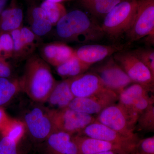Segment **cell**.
Here are the masks:
<instances>
[{"instance_id":"obj_25","label":"cell","mask_w":154,"mask_h":154,"mask_svg":"<svg viewBox=\"0 0 154 154\" xmlns=\"http://www.w3.org/2000/svg\"><path fill=\"white\" fill-rule=\"evenodd\" d=\"M53 26H55L60 20L66 14V9L61 3L45 1L40 6Z\"/></svg>"},{"instance_id":"obj_26","label":"cell","mask_w":154,"mask_h":154,"mask_svg":"<svg viewBox=\"0 0 154 154\" xmlns=\"http://www.w3.org/2000/svg\"><path fill=\"white\" fill-rule=\"evenodd\" d=\"M122 1L123 0H101L84 3L83 4L94 16L105 17Z\"/></svg>"},{"instance_id":"obj_36","label":"cell","mask_w":154,"mask_h":154,"mask_svg":"<svg viewBox=\"0 0 154 154\" xmlns=\"http://www.w3.org/2000/svg\"><path fill=\"white\" fill-rule=\"evenodd\" d=\"M145 40L146 43L149 45H154V33H151L149 35L146 36Z\"/></svg>"},{"instance_id":"obj_10","label":"cell","mask_w":154,"mask_h":154,"mask_svg":"<svg viewBox=\"0 0 154 154\" xmlns=\"http://www.w3.org/2000/svg\"><path fill=\"white\" fill-rule=\"evenodd\" d=\"M95 121L126 136L139 137L134 132L135 128L131 126L124 110L118 104L105 108L97 115Z\"/></svg>"},{"instance_id":"obj_4","label":"cell","mask_w":154,"mask_h":154,"mask_svg":"<svg viewBox=\"0 0 154 154\" xmlns=\"http://www.w3.org/2000/svg\"><path fill=\"white\" fill-rule=\"evenodd\" d=\"M48 110L55 131L78 134L96 120L94 115L76 111L69 107Z\"/></svg>"},{"instance_id":"obj_6","label":"cell","mask_w":154,"mask_h":154,"mask_svg":"<svg viewBox=\"0 0 154 154\" xmlns=\"http://www.w3.org/2000/svg\"><path fill=\"white\" fill-rule=\"evenodd\" d=\"M113 58L133 82L154 88V76L131 51H121Z\"/></svg>"},{"instance_id":"obj_14","label":"cell","mask_w":154,"mask_h":154,"mask_svg":"<svg viewBox=\"0 0 154 154\" xmlns=\"http://www.w3.org/2000/svg\"><path fill=\"white\" fill-rule=\"evenodd\" d=\"M70 88L75 97L79 98L96 95L107 89L99 76L93 72L72 78Z\"/></svg>"},{"instance_id":"obj_3","label":"cell","mask_w":154,"mask_h":154,"mask_svg":"<svg viewBox=\"0 0 154 154\" xmlns=\"http://www.w3.org/2000/svg\"><path fill=\"white\" fill-rule=\"evenodd\" d=\"M138 0H123L106 15L101 27L105 36L113 40L121 38L134 22Z\"/></svg>"},{"instance_id":"obj_9","label":"cell","mask_w":154,"mask_h":154,"mask_svg":"<svg viewBox=\"0 0 154 154\" xmlns=\"http://www.w3.org/2000/svg\"><path fill=\"white\" fill-rule=\"evenodd\" d=\"M118 99V94L107 89L89 97H75L68 107L86 114L98 115L106 107L116 104Z\"/></svg>"},{"instance_id":"obj_31","label":"cell","mask_w":154,"mask_h":154,"mask_svg":"<svg viewBox=\"0 0 154 154\" xmlns=\"http://www.w3.org/2000/svg\"><path fill=\"white\" fill-rule=\"evenodd\" d=\"M134 154H154V137L140 139L136 145Z\"/></svg>"},{"instance_id":"obj_8","label":"cell","mask_w":154,"mask_h":154,"mask_svg":"<svg viewBox=\"0 0 154 154\" xmlns=\"http://www.w3.org/2000/svg\"><path fill=\"white\" fill-rule=\"evenodd\" d=\"M93 72L99 76L106 88L118 95L133 83L113 57L95 68Z\"/></svg>"},{"instance_id":"obj_38","label":"cell","mask_w":154,"mask_h":154,"mask_svg":"<svg viewBox=\"0 0 154 154\" xmlns=\"http://www.w3.org/2000/svg\"><path fill=\"white\" fill-rule=\"evenodd\" d=\"M45 1H48V2H52L61 3L63 2L72 1V0H45Z\"/></svg>"},{"instance_id":"obj_18","label":"cell","mask_w":154,"mask_h":154,"mask_svg":"<svg viewBox=\"0 0 154 154\" xmlns=\"http://www.w3.org/2000/svg\"><path fill=\"white\" fill-rule=\"evenodd\" d=\"M73 137L80 154H95L114 150H125L133 153L122 146L113 143L78 134L74 135Z\"/></svg>"},{"instance_id":"obj_19","label":"cell","mask_w":154,"mask_h":154,"mask_svg":"<svg viewBox=\"0 0 154 154\" xmlns=\"http://www.w3.org/2000/svg\"><path fill=\"white\" fill-rule=\"evenodd\" d=\"M23 12L16 0H12L8 8L0 15V32L11 33L21 28L23 23Z\"/></svg>"},{"instance_id":"obj_23","label":"cell","mask_w":154,"mask_h":154,"mask_svg":"<svg viewBox=\"0 0 154 154\" xmlns=\"http://www.w3.org/2000/svg\"><path fill=\"white\" fill-rule=\"evenodd\" d=\"M154 93L143 95L134 100L129 107L123 109L131 126L135 128L136 124L141 113L150 105L154 104Z\"/></svg>"},{"instance_id":"obj_5","label":"cell","mask_w":154,"mask_h":154,"mask_svg":"<svg viewBox=\"0 0 154 154\" xmlns=\"http://www.w3.org/2000/svg\"><path fill=\"white\" fill-rule=\"evenodd\" d=\"M154 33V0H138L134 22L126 33L128 45H131Z\"/></svg>"},{"instance_id":"obj_37","label":"cell","mask_w":154,"mask_h":154,"mask_svg":"<svg viewBox=\"0 0 154 154\" xmlns=\"http://www.w3.org/2000/svg\"><path fill=\"white\" fill-rule=\"evenodd\" d=\"M8 0H0V15L5 8Z\"/></svg>"},{"instance_id":"obj_35","label":"cell","mask_w":154,"mask_h":154,"mask_svg":"<svg viewBox=\"0 0 154 154\" xmlns=\"http://www.w3.org/2000/svg\"><path fill=\"white\" fill-rule=\"evenodd\" d=\"M95 154H134V153L125 150H114L101 152Z\"/></svg>"},{"instance_id":"obj_27","label":"cell","mask_w":154,"mask_h":154,"mask_svg":"<svg viewBox=\"0 0 154 154\" xmlns=\"http://www.w3.org/2000/svg\"><path fill=\"white\" fill-rule=\"evenodd\" d=\"M25 124L16 119H9L3 129V136L19 143L25 134Z\"/></svg>"},{"instance_id":"obj_33","label":"cell","mask_w":154,"mask_h":154,"mask_svg":"<svg viewBox=\"0 0 154 154\" xmlns=\"http://www.w3.org/2000/svg\"><path fill=\"white\" fill-rule=\"evenodd\" d=\"M6 60L0 57V78H9L12 74V68Z\"/></svg>"},{"instance_id":"obj_17","label":"cell","mask_w":154,"mask_h":154,"mask_svg":"<svg viewBox=\"0 0 154 154\" xmlns=\"http://www.w3.org/2000/svg\"><path fill=\"white\" fill-rule=\"evenodd\" d=\"M72 78L65 79L57 82L46 101L47 110H57L68 107L70 103L74 99L70 88Z\"/></svg>"},{"instance_id":"obj_39","label":"cell","mask_w":154,"mask_h":154,"mask_svg":"<svg viewBox=\"0 0 154 154\" xmlns=\"http://www.w3.org/2000/svg\"><path fill=\"white\" fill-rule=\"evenodd\" d=\"M83 3L89 2H94V1H101V0H81Z\"/></svg>"},{"instance_id":"obj_7","label":"cell","mask_w":154,"mask_h":154,"mask_svg":"<svg viewBox=\"0 0 154 154\" xmlns=\"http://www.w3.org/2000/svg\"><path fill=\"white\" fill-rule=\"evenodd\" d=\"M24 122L30 136L37 142H43L56 131L46 108L33 107L25 114Z\"/></svg>"},{"instance_id":"obj_15","label":"cell","mask_w":154,"mask_h":154,"mask_svg":"<svg viewBox=\"0 0 154 154\" xmlns=\"http://www.w3.org/2000/svg\"><path fill=\"white\" fill-rule=\"evenodd\" d=\"M124 48V45H86L75 50V54L83 62L91 66Z\"/></svg>"},{"instance_id":"obj_24","label":"cell","mask_w":154,"mask_h":154,"mask_svg":"<svg viewBox=\"0 0 154 154\" xmlns=\"http://www.w3.org/2000/svg\"><path fill=\"white\" fill-rule=\"evenodd\" d=\"M23 91L22 78L10 79L0 78V107L11 101L19 91Z\"/></svg>"},{"instance_id":"obj_12","label":"cell","mask_w":154,"mask_h":154,"mask_svg":"<svg viewBox=\"0 0 154 154\" xmlns=\"http://www.w3.org/2000/svg\"><path fill=\"white\" fill-rule=\"evenodd\" d=\"M10 33L14 42L12 58L17 61L27 60L40 44V37L36 36L28 27L22 26Z\"/></svg>"},{"instance_id":"obj_32","label":"cell","mask_w":154,"mask_h":154,"mask_svg":"<svg viewBox=\"0 0 154 154\" xmlns=\"http://www.w3.org/2000/svg\"><path fill=\"white\" fill-rule=\"evenodd\" d=\"M19 144L3 136L0 140V154H20L18 148Z\"/></svg>"},{"instance_id":"obj_11","label":"cell","mask_w":154,"mask_h":154,"mask_svg":"<svg viewBox=\"0 0 154 154\" xmlns=\"http://www.w3.org/2000/svg\"><path fill=\"white\" fill-rule=\"evenodd\" d=\"M78 134L117 144L134 153L136 145L140 139L139 137H129L121 134L96 121L89 124Z\"/></svg>"},{"instance_id":"obj_29","label":"cell","mask_w":154,"mask_h":154,"mask_svg":"<svg viewBox=\"0 0 154 154\" xmlns=\"http://www.w3.org/2000/svg\"><path fill=\"white\" fill-rule=\"evenodd\" d=\"M154 76V51L152 48H138L131 51Z\"/></svg>"},{"instance_id":"obj_28","label":"cell","mask_w":154,"mask_h":154,"mask_svg":"<svg viewBox=\"0 0 154 154\" xmlns=\"http://www.w3.org/2000/svg\"><path fill=\"white\" fill-rule=\"evenodd\" d=\"M154 105H150L139 116L136 124L138 130L144 132H154Z\"/></svg>"},{"instance_id":"obj_30","label":"cell","mask_w":154,"mask_h":154,"mask_svg":"<svg viewBox=\"0 0 154 154\" xmlns=\"http://www.w3.org/2000/svg\"><path fill=\"white\" fill-rule=\"evenodd\" d=\"M0 48L2 57L6 59L13 57L14 42L11 33L0 32Z\"/></svg>"},{"instance_id":"obj_16","label":"cell","mask_w":154,"mask_h":154,"mask_svg":"<svg viewBox=\"0 0 154 154\" xmlns=\"http://www.w3.org/2000/svg\"><path fill=\"white\" fill-rule=\"evenodd\" d=\"M40 54L45 61L56 67L73 56L75 50L63 42H55L42 45Z\"/></svg>"},{"instance_id":"obj_1","label":"cell","mask_w":154,"mask_h":154,"mask_svg":"<svg viewBox=\"0 0 154 154\" xmlns=\"http://www.w3.org/2000/svg\"><path fill=\"white\" fill-rule=\"evenodd\" d=\"M55 27L58 38L67 42L88 43L99 41L105 36L101 25L81 10L67 13Z\"/></svg>"},{"instance_id":"obj_13","label":"cell","mask_w":154,"mask_h":154,"mask_svg":"<svg viewBox=\"0 0 154 154\" xmlns=\"http://www.w3.org/2000/svg\"><path fill=\"white\" fill-rule=\"evenodd\" d=\"M73 135L63 131H54L42 142V153L80 154Z\"/></svg>"},{"instance_id":"obj_2","label":"cell","mask_w":154,"mask_h":154,"mask_svg":"<svg viewBox=\"0 0 154 154\" xmlns=\"http://www.w3.org/2000/svg\"><path fill=\"white\" fill-rule=\"evenodd\" d=\"M22 79L23 91L33 101L39 103L46 101L57 82L48 64L34 54L26 60Z\"/></svg>"},{"instance_id":"obj_22","label":"cell","mask_w":154,"mask_h":154,"mask_svg":"<svg viewBox=\"0 0 154 154\" xmlns=\"http://www.w3.org/2000/svg\"><path fill=\"white\" fill-rule=\"evenodd\" d=\"M91 66L83 62L75 54L65 62L57 66L56 71L59 75L67 79L82 74Z\"/></svg>"},{"instance_id":"obj_21","label":"cell","mask_w":154,"mask_h":154,"mask_svg":"<svg viewBox=\"0 0 154 154\" xmlns=\"http://www.w3.org/2000/svg\"><path fill=\"white\" fill-rule=\"evenodd\" d=\"M152 93H154V88L134 83L119 93L118 104L124 110L129 107L137 98Z\"/></svg>"},{"instance_id":"obj_20","label":"cell","mask_w":154,"mask_h":154,"mask_svg":"<svg viewBox=\"0 0 154 154\" xmlns=\"http://www.w3.org/2000/svg\"><path fill=\"white\" fill-rule=\"evenodd\" d=\"M28 28L39 37L49 33L53 27L40 6L30 9L28 13Z\"/></svg>"},{"instance_id":"obj_34","label":"cell","mask_w":154,"mask_h":154,"mask_svg":"<svg viewBox=\"0 0 154 154\" xmlns=\"http://www.w3.org/2000/svg\"><path fill=\"white\" fill-rule=\"evenodd\" d=\"M9 120L4 110L0 108V128L4 129Z\"/></svg>"}]
</instances>
